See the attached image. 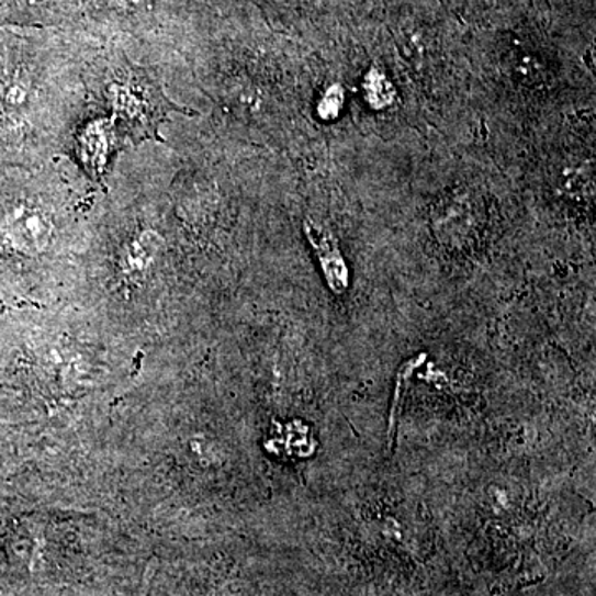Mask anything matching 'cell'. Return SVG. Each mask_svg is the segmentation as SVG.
<instances>
[{
	"mask_svg": "<svg viewBox=\"0 0 596 596\" xmlns=\"http://www.w3.org/2000/svg\"><path fill=\"white\" fill-rule=\"evenodd\" d=\"M159 247H161V237L158 234L151 233V230L139 234L126 252V263H128L130 270L136 272V270L146 269L155 259Z\"/></svg>",
	"mask_w": 596,
	"mask_h": 596,
	"instance_id": "cell-4",
	"label": "cell"
},
{
	"mask_svg": "<svg viewBox=\"0 0 596 596\" xmlns=\"http://www.w3.org/2000/svg\"><path fill=\"white\" fill-rule=\"evenodd\" d=\"M428 355L421 353L418 357L412 358L402 364L396 374V384H394L393 402H391L390 419H387V451H393L394 439H396L397 421L402 415L403 402H405L406 393H408L409 381L413 373L425 363Z\"/></svg>",
	"mask_w": 596,
	"mask_h": 596,
	"instance_id": "cell-3",
	"label": "cell"
},
{
	"mask_svg": "<svg viewBox=\"0 0 596 596\" xmlns=\"http://www.w3.org/2000/svg\"><path fill=\"white\" fill-rule=\"evenodd\" d=\"M364 98L371 109H386L394 98L393 83L380 71L371 70L364 78Z\"/></svg>",
	"mask_w": 596,
	"mask_h": 596,
	"instance_id": "cell-6",
	"label": "cell"
},
{
	"mask_svg": "<svg viewBox=\"0 0 596 596\" xmlns=\"http://www.w3.org/2000/svg\"><path fill=\"white\" fill-rule=\"evenodd\" d=\"M345 93L344 88L340 85H331L324 97H322L321 103H318V115L325 122H331L340 115L344 110Z\"/></svg>",
	"mask_w": 596,
	"mask_h": 596,
	"instance_id": "cell-7",
	"label": "cell"
},
{
	"mask_svg": "<svg viewBox=\"0 0 596 596\" xmlns=\"http://www.w3.org/2000/svg\"><path fill=\"white\" fill-rule=\"evenodd\" d=\"M304 230L308 243L317 254L327 285L335 295H344L350 286V270L345 262L337 237L327 227L312 220L305 221Z\"/></svg>",
	"mask_w": 596,
	"mask_h": 596,
	"instance_id": "cell-2",
	"label": "cell"
},
{
	"mask_svg": "<svg viewBox=\"0 0 596 596\" xmlns=\"http://www.w3.org/2000/svg\"><path fill=\"white\" fill-rule=\"evenodd\" d=\"M106 151H109V133L103 128L102 123H93L81 138L83 158L87 159L88 165L98 168L105 162Z\"/></svg>",
	"mask_w": 596,
	"mask_h": 596,
	"instance_id": "cell-5",
	"label": "cell"
},
{
	"mask_svg": "<svg viewBox=\"0 0 596 596\" xmlns=\"http://www.w3.org/2000/svg\"><path fill=\"white\" fill-rule=\"evenodd\" d=\"M54 224L41 207L19 204L0 217V236L11 249L25 256L44 252L50 244Z\"/></svg>",
	"mask_w": 596,
	"mask_h": 596,
	"instance_id": "cell-1",
	"label": "cell"
}]
</instances>
